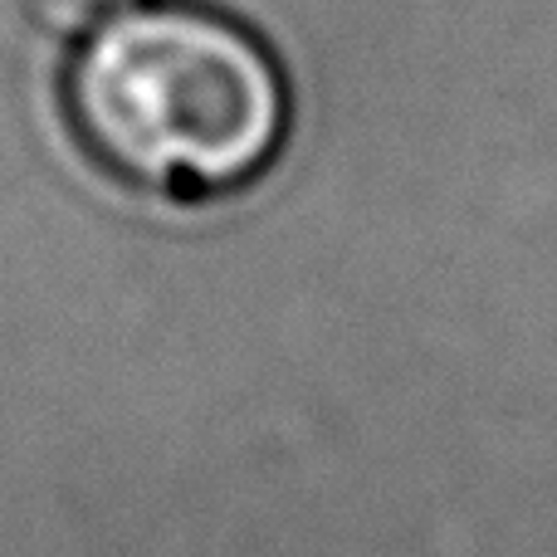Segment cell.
Returning <instances> with one entry per match:
<instances>
[{"instance_id": "cell-1", "label": "cell", "mask_w": 557, "mask_h": 557, "mask_svg": "<svg viewBox=\"0 0 557 557\" xmlns=\"http://www.w3.org/2000/svg\"><path fill=\"white\" fill-rule=\"evenodd\" d=\"M64 98L108 172L172 201L245 186L288 133L264 39L201 0H137L88 29L69 45Z\"/></svg>"}, {"instance_id": "cell-2", "label": "cell", "mask_w": 557, "mask_h": 557, "mask_svg": "<svg viewBox=\"0 0 557 557\" xmlns=\"http://www.w3.org/2000/svg\"><path fill=\"white\" fill-rule=\"evenodd\" d=\"M25 15L35 20L45 35L64 39V45H78L88 29H98L103 20H113L117 10L137 5V0H20Z\"/></svg>"}]
</instances>
